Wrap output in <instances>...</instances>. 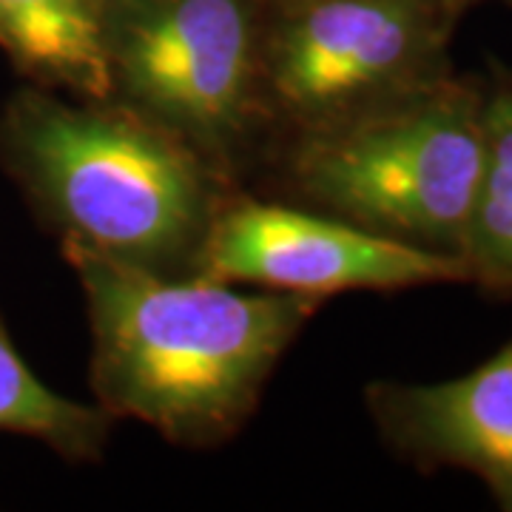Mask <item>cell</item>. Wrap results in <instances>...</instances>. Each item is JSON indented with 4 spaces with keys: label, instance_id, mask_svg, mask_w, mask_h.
Wrapping results in <instances>:
<instances>
[{
    "label": "cell",
    "instance_id": "obj_9",
    "mask_svg": "<svg viewBox=\"0 0 512 512\" xmlns=\"http://www.w3.org/2000/svg\"><path fill=\"white\" fill-rule=\"evenodd\" d=\"M484 92V165L461 262L467 282L512 296V69L490 63Z\"/></svg>",
    "mask_w": 512,
    "mask_h": 512
},
{
    "label": "cell",
    "instance_id": "obj_10",
    "mask_svg": "<svg viewBox=\"0 0 512 512\" xmlns=\"http://www.w3.org/2000/svg\"><path fill=\"white\" fill-rule=\"evenodd\" d=\"M111 424L100 404L74 402L40 382L0 316V433L43 441L69 461H97L109 444Z\"/></svg>",
    "mask_w": 512,
    "mask_h": 512
},
{
    "label": "cell",
    "instance_id": "obj_4",
    "mask_svg": "<svg viewBox=\"0 0 512 512\" xmlns=\"http://www.w3.org/2000/svg\"><path fill=\"white\" fill-rule=\"evenodd\" d=\"M461 0H293L265 6L259 100L291 134L419 92L453 69Z\"/></svg>",
    "mask_w": 512,
    "mask_h": 512
},
{
    "label": "cell",
    "instance_id": "obj_1",
    "mask_svg": "<svg viewBox=\"0 0 512 512\" xmlns=\"http://www.w3.org/2000/svg\"><path fill=\"white\" fill-rule=\"evenodd\" d=\"M63 256L89 308L97 404L194 450L245 427L279 359L325 302L157 274L80 245H63Z\"/></svg>",
    "mask_w": 512,
    "mask_h": 512
},
{
    "label": "cell",
    "instance_id": "obj_7",
    "mask_svg": "<svg viewBox=\"0 0 512 512\" xmlns=\"http://www.w3.org/2000/svg\"><path fill=\"white\" fill-rule=\"evenodd\" d=\"M365 402L396 456L421 470H467L512 512V339L458 379L370 382Z\"/></svg>",
    "mask_w": 512,
    "mask_h": 512
},
{
    "label": "cell",
    "instance_id": "obj_3",
    "mask_svg": "<svg viewBox=\"0 0 512 512\" xmlns=\"http://www.w3.org/2000/svg\"><path fill=\"white\" fill-rule=\"evenodd\" d=\"M484 74L436 83L291 134L282 180L299 202L370 234L461 259L484 165Z\"/></svg>",
    "mask_w": 512,
    "mask_h": 512
},
{
    "label": "cell",
    "instance_id": "obj_6",
    "mask_svg": "<svg viewBox=\"0 0 512 512\" xmlns=\"http://www.w3.org/2000/svg\"><path fill=\"white\" fill-rule=\"evenodd\" d=\"M191 274L319 299L467 282V268L456 256L370 234L308 205L293 208L242 194L222 202Z\"/></svg>",
    "mask_w": 512,
    "mask_h": 512
},
{
    "label": "cell",
    "instance_id": "obj_2",
    "mask_svg": "<svg viewBox=\"0 0 512 512\" xmlns=\"http://www.w3.org/2000/svg\"><path fill=\"white\" fill-rule=\"evenodd\" d=\"M0 165L63 245L191 274L231 174L117 100L26 86L0 114Z\"/></svg>",
    "mask_w": 512,
    "mask_h": 512
},
{
    "label": "cell",
    "instance_id": "obj_8",
    "mask_svg": "<svg viewBox=\"0 0 512 512\" xmlns=\"http://www.w3.org/2000/svg\"><path fill=\"white\" fill-rule=\"evenodd\" d=\"M0 49L35 86L111 100L103 0H0Z\"/></svg>",
    "mask_w": 512,
    "mask_h": 512
},
{
    "label": "cell",
    "instance_id": "obj_5",
    "mask_svg": "<svg viewBox=\"0 0 512 512\" xmlns=\"http://www.w3.org/2000/svg\"><path fill=\"white\" fill-rule=\"evenodd\" d=\"M262 0H103L111 100L234 174L265 123Z\"/></svg>",
    "mask_w": 512,
    "mask_h": 512
},
{
    "label": "cell",
    "instance_id": "obj_11",
    "mask_svg": "<svg viewBox=\"0 0 512 512\" xmlns=\"http://www.w3.org/2000/svg\"><path fill=\"white\" fill-rule=\"evenodd\" d=\"M478 3H490V0H461V6H464L467 12H470L473 6H478ZM501 3H512V0H501Z\"/></svg>",
    "mask_w": 512,
    "mask_h": 512
},
{
    "label": "cell",
    "instance_id": "obj_12",
    "mask_svg": "<svg viewBox=\"0 0 512 512\" xmlns=\"http://www.w3.org/2000/svg\"><path fill=\"white\" fill-rule=\"evenodd\" d=\"M265 6H282V3H293V0H262Z\"/></svg>",
    "mask_w": 512,
    "mask_h": 512
}]
</instances>
